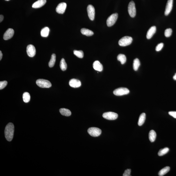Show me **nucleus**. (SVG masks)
I'll return each mask as SVG.
<instances>
[{
  "label": "nucleus",
  "mask_w": 176,
  "mask_h": 176,
  "mask_svg": "<svg viewBox=\"0 0 176 176\" xmlns=\"http://www.w3.org/2000/svg\"><path fill=\"white\" fill-rule=\"evenodd\" d=\"M14 133V126L11 123H9L6 127L5 134L6 140L11 141L13 139Z\"/></svg>",
  "instance_id": "1"
},
{
  "label": "nucleus",
  "mask_w": 176,
  "mask_h": 176,
  "mask_svg": "<svg viewBox=\"0 0 176 176\" xmlns=\"http://www.w3.org/2000/svg\"><path fill=\"white\" fill-rule=\"evenodd\" d=\"M132 40V38L131 37L125 36L119 41V45L121 46H127L131 44Z\"/></svg>",
  "instance_id": "2"
},
{
  "label": "nucleus",
  "mask_w": 176,
  "mask_h": 176,
  "mask_svg": "<svg viewBox=\"0 0 176 176\" xmlns=\"http://www.w3.org/2000/svg\"><path fill=\"white\" fill-rule=\"evenodd\" d=\"M37 84L41 88H48L52 86V84L49 81L43 79H39L36 81Z\"/></svg>",
  "instance_id": "3"
},
{
  "label": "nucleus",
  "mask_w": 176,
  "mask_h": 176,
  "mask_svg": "<svg viewBox=\"0 0 176 176\" xmlns=\"http://www.w3.org/2000/svg\"><path fill=\"white\" fill-rule=\"evenodd\" d=\"M118 17V14L117 13L113 14L109 17L106 21L107 26L110 27L115 24L117 21Z\"/></svg>",
  "instance_id": "4"
},
{
  "label": "nucleus",
  "mask_w": 176,
  "mask_h": 176,
  "mask_svg": "<svg viewBox=\"0 0 176 176\" xmlns=\"http://www.w3.org/2000/svg\"><path fill=\"white\" fill-rule=\"evenodd\" d=\"M130 91L126 88H119L114 90L113 93L115 95L121 96L128 94Z\"/></svg>",
  "instance_id": "5"
},
{
  "label": "nucleus",
  "mask_w": 176,
  "mask_h": 176,
  "mask_svg": "<svg viewBox=\"0 0 176 176\" xmlns=\"http://www.w3.org/2000/svg\"><path fill=\"white\" fill-rule=\"evenodd\" d=\"M88 133L92 137L99 136L101 134V131L100 129L96 127L90 128L88 130Z\"/></svg>",
  "instance_id": "6"
},
{
  "label": "nucleus",
  "mask_w": 176,
  "mask_h": 176,
  "mask_svg": "<svg viewBox=\"0 0 176 176\" xmlns=\"http://www.w3.org/2000/svg\"><path fill=\"white\" fill-rule=\"evenodd\" d=\"M128 11L129 15L131 17H134L136 16V9L135 4L133 1H131L129 3L128 7Z\"/></svg>",
  "instance_id": "7"
},
{
  "label": "nucleus",
  "mask_w": 176,
  "mask_h": 176,
  "mask_svg": "<svg viewBox=\"0 0 176 176\" xmlns=\"http://www.w3.org/2000/svg\"><path fill=\"white\" fill-rule=\"evenodd\" d=\"M102 116L106 119L115 120L117 118L118 115L116 113L112 112H107L104 113L103 114Z\"/></svg>",
  "instance_id": "8"
},
{
  "label": "nucleus",
  "mask_w": 176,
  "mask_h": 176,
  "mask_svg": "<svg viewBox=\"0 0 176 176\" xmlns=\"http://www.w3.org/2000/svg\"><path fill=\"white\" fill-rule=\"evenodd\" d=\"M87 11L89 18L90 20L93 21L94 19L95 10L94 7L91 5H89L87 7Z\"/></svg>",
  "instance_id": "9"
},
{
  "label": "nucleus",
  "mask_w": 176,
  "mask_h": 176,
  "mask_svg": "<svg viewBox=\"0 0 176 176\" xmlns=\"http://www.w3.org/2000/svg\"><path fill=\"white\" fill-rule=\"evenodd\" d=\"M27 52L28 56L33 57L36 55V50L34 45L32 44L27 46Z\"/></svg>",
  "instance_id": "10"
},
{
  "label": "nucleus",
  "mask_w": 176,
  "mask_h": 176,
  "mask_svg": "<svg viewBox=\"0 0 176 176\" xmlns=\"http://www.w3.org/2000/svg\"><path fill=\"white\" fill-rule=\"evenodd\" d=\"M67 7V4L65 2L59 3L56 8V11L59 14H63L64 13Z\"/></svg>",
  "instance_id": "11"
},
{
  "label": "nucleus",
  "mask_w": 176,
  "mask_h": 176,
  "mask_svg": "<svg viewBox=\"0 0 176 176\" xmlns=\"http://www.w3.org/2000/svg\"><path fill=\"white\" fill-rule=\"evenodd\" d=\"M14 32L12 28H9L4 34L3 39L5 40H8L12 38L14 34Z\"/></svg>",
  "instance_id": "12"
},
{
  "label": "nucleus",
  "mask_w": 176,
  "mask_h": 176,
  "mask_svg": "<svg viewBox=\"0 0 176 176\" xmlns=\"http://www.w3.org/2000/svg\"><path fill=\"white\" fill-rule=\"evenodd\" d=\"M173 0H168L164 14L166 16L168 15L172 11L173 6Z\"/></svg>",
  "instance_id": "13"
},
{
  "label": "nucleus",
  "mask_w": 176,
  "mask_h": 176,
  "mask_svg": "<svg viewBox=\"0 0 176 176\" xmlns=\"http://www.w3.org/2000/svg\"><path fill=\"white\" fill-rule=\"evenodd\" d=\"M69 84L72 87L78 88L81 86V83L79 80L75 79H73L69 81Z\"/></svg>",
  "instance_id": "14"
},
{
  "label": "nucleus",
  "mask_w": 176,
  "mask_h": 176,
  "mask_svg": "<svg viewBox=\"0 0 176 176\" xmlns=\"http://www.w3.org/2000/svg\"><path fill=\"white\" fill-rule=\"evenodd\" d=\"M46 2V0H38L33 4L32 7L34 8H39L43 6Z\"/></svg>",
  "instance_id": "15"
},
{
  "label": "nucleus",
  "mask_w": 176,
  "mask_h": 176,
  "mask_svg": "<svg viewBox=\"0 0 176 176\" xmlns=\"http://www.w3.org/2000/svg\"><path fill=\"white\" fill-rule=\"evenodd\" d=\"M156 31V27L155 26H152L148 30L147 34V38L150 39L152 37Z\"/></svg>",
  "instance_id": "16"
},
{
  "label": "nucleus",
  "mask_w": 176,
  "mask_h": 176,
  "mask_svg": "<svg viewBox=\"0 0 176 176\" xmlns=\"http://www.w3.org/2000/svg\"><path fill=\"white\" fill-rule=\"evenodd\" d=\"M93 66L94 69L98 71L101 72L103 69V67L102 65L99 61H95L93 63Z\"/></svg>",
  "instance_id": "17"
},
{
  "label": "nucleus",
  "mask_w": 176,
  "mask_h": 176,
  "mask_svg": "<svg viewBox=\"0 0 176 176\" xmlns=\"http://www.w3.org/2000/svg\"><path fill=\"white\" fill-rule=\"evenodd\" d=\"M146 119V114L145 113H143L139 116L138 121V125L139 126H142L145 123Z\"/></svg>",
  "instance_id": "18"
},
{
  "label": "nucleus",
  "mask_w": 176,
  "mask_h": 176,
  "mask_svg": "<svg viewBox=\"0 0 176 176\" xmlns=\"http://www.w3.org/2000/svg\"><path fill=\"white\" fill-rule=\"evenodd\" d=\"M81 32L83 35L87 36H92L94 34V32L92 31L85 28H82Z\"/></svg>",
  "instance_id": "19"
},
{
  "label": "nucleus",
  "mask_w": 176,
  "mask_h": 176,
  "mask_svg": "<svg viewBox=\"0 0 176 176\" xmlns=\"http://www.w3.org/2000/svg\"><path fill=\"white\" fill-rule=\"evenodd\" d=\"M59 112L62 115L64 116H69L71 115V112L68 109L65 108H61L59 110Z\"/></svg>",
  "instance_id": "20"
},
{
  "label": "nucleus",
  "mask_w": 176,
  "mask_h": 176,
  "mask_svg": "<svg viewBox=\"0 0 176 176\" xmlns=\"http://www.w3.org/2000/svg\"><path fill=\"white\" fill-rule=\"evenodd\" d=\"M156 132L154 130H152L149 132V138L151 142H154L156 140Z\"/></svg>",
  "instance_id": "21"
},
{
  "label": "nucleus",
  "mask_w": 176,
  "mask_h": 176,
  "mask_svg": "<svg viewBox=\"0 0 176 176\" xmlns=\"http://www.w3.org/2000/svg\"><path fill=\"white\" fill-rule=\"evenodd\" d=\"M50 30L48 27H45L42 29L41 32V36L43 37H47L48 36Z\"/></svg>",
  "instance_id": "22"
},
{
  "label": "nucleus",
  "mask_w": 176,
  "mask_h": 176,
  "mask_svg": "<svg viewBox=\"0 0 176 176\" xmlns=\"http://www.w3.org/2000/svg\"><path fill=\"white\" fill-rule=\"evenodd\" d=\"M170 167L169 166H166L163 168L159 172L158 175L160 176H163L166 174L170 171Z\"/></svg>",
  "instance_id": "23"
},
{
  "label": "nucleus",
  "mask_w": 176,
  "mask_h": 176,
  "mask_svg": "<svg viewBox=\"0 0 176 176\" xmlns=\"http://www.w3.org/2000/svg\"><path fill=\"white\" fill-rule=\"evenodd\" d=\"M117 59L118 61L120 62L122 64H124L126 61V58L124 55L120 54L117 56Z\"/></svg>",
  "instance_id": "24"
},
{
  "label": "nucleus",
  "mask_w": 176,
  "mask_h": 176,
  "mask_svg": "<svg viewBox=\"0 0 176 176\" xmlns=\"http://www.w3.org/2000/svg\"><path fill=\"white\" fill-rule=\"evenodd\" d=\"M56 61V55L53 54L51 56V59L49 63V66L50 68H52L54 66Z\"/></svg>",
  "instance_id": "25"
},
{
  "label": "nucleus",
  "mask_w": 176,
  "mask_h": 176,
  "mask_svg": "<svg viewBox=\"0 0 176 176\" xmlns=\"http://www.w3.org/2000/svg\"><path fill=\"white\" fill-rule=\"evenodd\" d=\"M140 63L139 59H136L133 60V68L135 71L138 70L139 66H140Z\"/></svg>",
  "instance_id": "26"
},
{
  "label": "nucleus",
  "mask_w": 176,
  "mask_h": 176,
  "mask_svg": "<svg viewBox=\"0 0 176 176\" xmlns=\"http://www.w3.org/2000/svg\"><path fill=\"white\" fill-rule=\"evenodd\" d=\"M23 100L25 103L29 102L30 99V96L28 92L24 93L23 95Z\"/></svg>",
  "instance_id": "27"
},
{
  "label": "nucleus",
  "mask_w": 176,
  "mask_h": 176,
  "mask_svg": "<svg viewBox=\"0 0 176 176\" xmlns=\"http://www.w3.org/2000/svg\"><path fill=\"white\" fill-rule=\"evenodd\" d=\"M60 68L62 71H65L67 69V66L64 59H61L60 63Z\"/></svg>",
  "instance_id": "28"
},
{
  "label": "nucleus",
  "mask_w": 176,
  "mask_h": 176,
  "mask_svg": "<svg viewBox=\"0 0 176 176\" xmlns=\"http://www.w3.org/2000/svg\"><path fill=\"white\" fill-rule=\"evenodd\" d=\"M169 151V149L168 147H165L160 150L158 153V155L159 156H162L166 154Z\"/></svg>",
  "instance_id": "29"
},
{
  "label": "nucleus",
  "mask_w": 176,
  "mask_h": 176,
  "mask_svg": "<svg viewBox=\"0 0 176 176\" xmlns=\"http://www.w3.org/2000/svg\"><path fill=\"white\" fill-rule=\"evenodd\" d=\"M74 53L75 55L79 58L82 59L84 57V52L81 50H79V51H77V50H74Z\"/></svg>",
  "instance_id": "30"
},
{
  "label": "nucleus",
  "mask_w": 176,
  "mask_h": 176,
  "mask_svg": "<svg viewBox=\"0 0 176 176\" xmlns=\"http://www.w3.org/2000/svg\"><path fill=\"white\" fill-rule=\"evenodd\" d=\"M172 30L171 28H168L165 30L164 35L166 37H169L172 35Z\"/></svg>",
  "instance_id": "31"
},
{
  "label": "nucleus",
  "mask_w": 176,
  "mask_h": 176,
  "mask_svg": "<svg viewBox=\"0 0 176 176\" xmlns=\"http://www.w3.org/2000/svg\"><path fill=\"white\" fill-rule=\"evenodd\" d=\"M8 82L6 81H3L0 82V90H2L4 89L7 84Z\"/></svg>",
  "instance_id": "32"
},
{
  "label": "nucleus",
  "mask_w": 176,
  "mask_h": 176,
  "mask_svg": "<svg viewBox=\"0 0 176 176\" xmlns=\"http://www.w3.org/2000/svg\"><path fill=\"white\" fill-rule=\"evenodd\" d=\"M164 44L163 43H160L156 46V51H159L162 49L163 47Z\"/></svg>",
  "instance_id": "33"
},
{
  "label": "nucleus",
  "mask_w": 176,
  "mask_h": 176,
  "mask_svg": "<svg viewBox=\"0 0 176 176\" xmlns=\"http://www.w3.org/2000/svg\"><path fill=\"white\" fill-rule=\"evenodd\" d=\"M131 169H128L125 171V172L123 175V176H131Z\"/></svg>",
  "instance_id": "34"
},
{
  "label": "nucleus",
  "mask_w": 176,
  "mask_h": 176,
  "mask_svg": "<svg viewBox=\"0 0 176 176\" xmlns=\"http://www.w3.org/2000/svg\"><path fill=\"white\" fill-rule=\"evenodd\" d=\"M169 114L173 118L176 119V112L170 111L169 112Z\"/></svg>",
  "instance_id": "35"
},
{
  "label": "nucleus",
  "mask_w": 176,
  "mask_h": 176,
  "mask_svg": "<svg viewBox=\"0 0 176 176\" xmlns=\"http://www.w3.org/2000/svg\"><path fill=\"white\" fill-rule=\"evenodd\" d=\"M3 19H4V16L2 15H0V22H2Z\"/></svg>",
  "instance_id": "36"
},
{
  "label": "nucleus",
  "mask_w": 176,
  "mask_h": 176,
  "mask_svg": "<svg viewBox=\"0 0 176 176\" xmlns=\"http://www.w3.org/2000/svg\"><path fill=\"white\" fill-rule=\"evenodd\" d=\"M2 57H3V54H2V51H0V60H2Z\"/></svg>",
  "instance_id": "37"
},
{
  "label": "nucleus",
  "mask_w": 176,
  "mask_h": 176,
  "mask_svg": "<svg viewBox=\"0 0 176 176\" xmlns=\"http://www.w3.org/2000/svg\"><path fill=\"white\" fill-rule=\"evenodd\" d=\"M173 79L175 80H176V73L174 76H173Z\"/></svg>",
  "instance_id": "38"
},
{
  "label": "nucleus",
  "mask_w": 176,
  "mask_h": 176,
  "mask_svg": "<svg viewBox=\"0 0 176 176\" xmlns=\"http://www.w3.org/2000/svg\"><path fill=\"white\" fill-rule=\"evenodd\" d=\"M5 1H10V0H5Z\"/></svg>",
  "instance_id": "39"
}]
</instances>
